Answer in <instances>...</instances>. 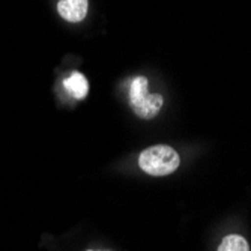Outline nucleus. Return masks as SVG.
Wrapping results in <instances>:
<instances>
[{"label": "nucleus", "mask_w": 251, "mask_h": 251, "mask_svg": "<svg viewBox=\"0 0 251 251\" xmlns=\"http://www.w3.org/2000/svg\"><path fill=\"white\" fill-rule=\"evenodd\" d=\"M180 164L177 152L167 145H156L145 149L139 156L140 169L149 176H167Z\"/></svg>", "instance_id": "f257e3e1"}, {"label": "nucleus", "mask_w": 251, "mask_h": 251, "mask_svg": "<svg viewBox=\"0 0 251 251\" xmlns=\"http://www.w3.org/2000/svg\"><path fill=\"white\" fill-rule=\"evenodd\" d=\"M57 12L70 23H80L87 14V0H60Z\"/></svg>", "instance_id": "7ed1b4c3"}, {"label": "nucleus", "mask_w": 251, "mask_h": 251, "mask_svg": "<svg viewBox=\"0 0 251 251\" xmlns=\"http://www.w3.org/2000/svg\"><path fill=\"white\" fill-rule=\"evenodd\" d=\"M87 251H95V250H87Z\"/></svg>", "instance_id": "423d86ee"}, {"label": "nucleus", "mask_w": 251, "mask_h": 251, "mask_svg": "<svg viewBox=\"0 0 251 251\" xmlns=\"http://www.w3.org/2000/svg\"><path fill=\"white\" fill-rule=\"evenodd\" d=\"M218 251H250V245L241 235H227L223 238Z\"/></svg>", "instance_id": "39448f33"}, {"label": "nucleus", "mask_w": 251, "mask_h": 251, "mask_svg": "<svg viewBox=\"0 0 251 251\" xmlns=\"http://www.w3.org/2000/svg\"><path fill=\"white\" fill-rule=\"evenodd\" d=\"M163 97L159 94L148 92V78L135 77L129 87V104L134 113L142 119L155 118L163 107Z\"/></svg>", "instance_id": "f03ea898"}, {"label": "nucleus", "mask_w": 251, "mask_h": 251, "mask_svg": "<svg viewBox=\"0 0 251 251\" xmlns=\"http://www.w3.org/2000/svg\"><path fill=\"white\" fill-rule=\"evenodd\" d=\"M63 87L68 94H70L74 100L80 101V100H84L87 97V92H89V83H87V78L78 73V71H74L68 75L65 80H63Z\"/></svg>", "instance_id": "20e7f679"}]
</instances>
